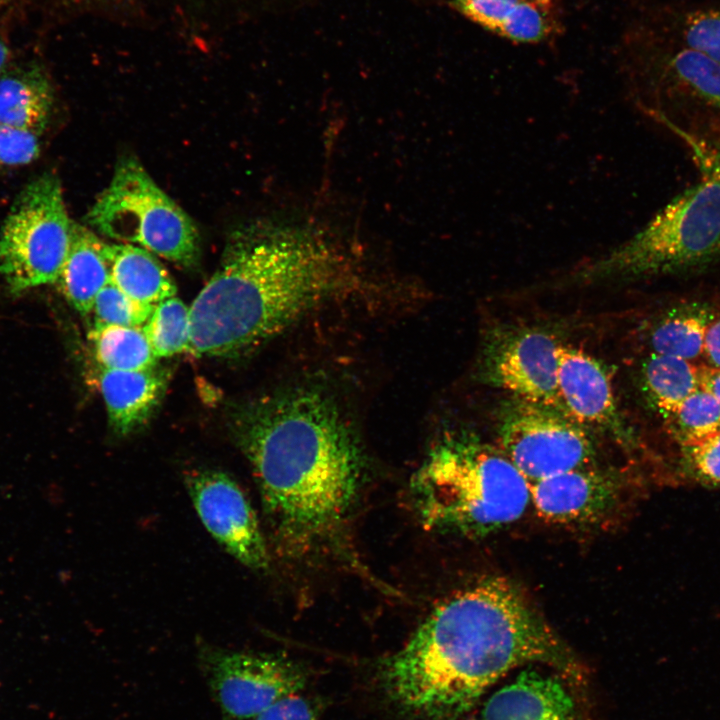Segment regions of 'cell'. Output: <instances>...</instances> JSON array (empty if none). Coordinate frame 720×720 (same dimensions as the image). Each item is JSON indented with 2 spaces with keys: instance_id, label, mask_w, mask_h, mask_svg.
<instances>
[{
  "instance_id": "obj_24",
  "label": "cell",
  "mask_w": 720,
  "mask_h": 720,
  "mask_svg": "<svg viewBox=\"0 0 720 720\" xmlns=\"http://www.w3.org/2000/svg\"><path fill=\"white\" fill-rule=\"evenodd\" d=\"M668 64L681 86L704 103L720 109V62L687 48L675 53Z\"/></svg>"
},
{
  "instance_id": "obj_30",
  "label": "cell",
  "mask_w": 720,
  "mask_h": 720,
  "mask_svg": "<svg viewBox=\"0 0 720 720\" xmlns=\"http://www.w3.org/2000/svg\"><path fill=\"white\" fill-rule=\"evenodd\" d=\"M317 717V706L295 693L276 701L254 720H317Z\"/></svg>"
},
{
  "instance_id": "obj_5",
  "label": "cell",
  "mask_w": 720,
  "mask_h": 720,
  "mask_svg": "<svg viewBox=\"0 0 720 720\" xmlns=\"http://www.w3.org/2000/svg\"><path fill=\"white\" fill-rule=\"evenodd\" d=\"M690 147L699 179L673 199L616 259L625 272L659 274L720 258V151L660 115Z\"/></svg>"
},
{
  "instance_id": "obj_9",
  "label": "cell",
  "mask_w": 720,
  "mask_h": 720,
  "mask_svg": "<svg viewBox=\"0 0 720 720\" xmlns=\"http://www.w3.org/2000/svg\"><path fill=\"white\" fill-rule=\"evenodd\" d=\"M200 664L224 720H251L273 703L299 693L305 671L281 656L202 647Z\"/></svg>"
},
{
  "instance_id": "obj_20",
  "label": "cell",
  "mask_w": 720,
  "mask_h": 720,
  "mask_svg": "<svg viewBox=\"0 0 720 720\" xmlns=\"http://www.w3.org/2000/svg\"><path fill=\"white\" fill-rule=\"evenodd\" d=\"M640 375L646 398L662 417L701 388L700 364L674 356L650 353Z\"/></svg>"
},
{
  "instance_id": "obj_28",
  "label": "cell",
  "mask_w": 720,
  "mask_h": 720,
  "mask_svg": "<svg viewBox=\"0 0 720 720\" xmlns=\"http://www.w3.org/2000/svg\"><path fill=\"white\" fill-rule=\"evenodd\" d=\"M525 0H452L451 6L497 35Z\"/></svg>"
},
{
  "instance_id": "obj_26",
  "label": "cell",
  "mask_w": 720,
  "mask_h": 720,
  "mask_svg": "<svg viewBox=\"0 0 720 720\" xmlns=\"http://www.w3.org/2000/svg\"><path fill=\"white\" fill-rule=\"evenodd\" d=\"M678 458L681 481L720 487V433L698 444L679 447Z\"/></svg>"
},
{
  "instance_id": "obj_21",
  "label": "cell",
  "mask_w": 720,
  "mask_h": 720,
  "mask_svg": "<svg viewBox=\"0 0 720 720\" xmlns=\"http://www.w3.org/2000/svg\"><path fill=\"white\" fill-rule=\"evenodd\" d=\"M89 339L103 369L138 371L156 366L155 356L142 327L106 326L91 329Z\"/></svg>"
},
{
  "instance_id": "obj_18",
  "label": "cell",
  "mask_w": 720,
  "mask_h": 720,
  "mask_svg": "<svg viewBox=\"0 0 720 720\" xmlns=\"http://www.w3.org/2000/svg\"><path fill=\"white\" fill-rule=\"evenodd\" d=\"M110 282L139 302L157 304L175 295L176 285L150 251L128 243H106Z\"/></svg>"
},
{
  "instance_id": "obj_11",
  "label": "cell",
  "mask_w": 720,
  "mask_h": 720,
  "mask_svg": "<svg viewBox=\"0 0 720 720\" xmlns=\"http://www.w3.org/2000/svg\"><path fill=\"white\" fill-rule=\"evenodd\" d=\"M185 486L202 524L226 552L248 568H268L267 544L256 514L230 475L193 469L185 476Z\"/></svg>"
},
{
  "instance_id": "obj_22",
  "label": "cell",
  "mask_w": 720,
  "mask_h": 720,
  "mask_svg": "<svg viewBox=\"0 0 720 720\" xmlns=\"http://www.w3.org/2000/svg\"><path fill=\"white\" fill-rule=\"evenodd\" d=\"M662 418L667 434L678 447L698 444L720 433V403L702 387Z\"/></svg>"
},
{
  "instance_id": "obj_25",
  "label": "cell",
  "mask_w": 720,
  "mask_h": 720,
  "mask_svg": "<svg viewBox=\"0 0 720 720\" xmlns=\"http://www.w3.org/2000/svg\"><path fill=\"white\" fill-rule=\"evenodd\" d=\"M155 305L134 300L109 282L94 301L92 329L106 326L142 327Z\"/></svg>"
},
{
  "instance_id": "obj_29",
  "label": "cell",
  "mask_w": 720,
  "mask_h": 720,
  "mask_svg": "<svg viewBox=\"0 0 720 720\" xmlns=\"http://www.w3.org/2000/svg\"><path fill=\"white\" fill-rule=\"evenodd\" d=\"M40 152L38 135L0 123V166H22L34 161Z\"/></svg>"
},
{
  "instance_id": "obj_6",
  "label": "cell",
  "mask_w": 720,
  "mask_h": 720,
  "mask_svg": "<svg viewBox=\"0 0 720 720\" xmlns=\"http://www.w3.org/2000/svg\"><path fill=\"white\" fill-rule=\"evenodd\" d=\"M98 232L138 245L184 267L199 259V235L190 217L132 157L118 161L110 184L87 214Z\"/></svg>"
},
{
  "instance_id": "obj_19",
  "label": "cell",
  "mask_w": 720,
  "mask_h": 720,
  "mask_svg": "<svg viewBox=\"0 0 720 720\" xmlns=\"http://www.w3.org/2000/svg\"><path fill=\"white\" fill-rule=\"evenodd\" d=\"M715 316L712 307L701 301L680 302L670 307L649 330L650 353L696 363L702 358L706 330Z\"/></svg>"
},
{
  "instance_id": "obj_15",
  "label": "cell",
  "mask_w": 720,
  "mask_h": 720,
  "mask_svg": "<svg viewBox=\"0 0 720 720\" xmlns=\"http://www.w3.org/2000/svg\"><path fill=\"white\" fill-rule=\"evenodd\" d=\"M167 384V372L156 366L138 371L102 368L99 388L113 432L127 436L141 428L160 404Z\"/></svg>"
},
{
  "instance_id": "obj_7",
  "label": "cell",
  "mask_w": 720,
  "mask_h": 720,
  "mask_svg": "<svg viewBox=\"0 0 720 720\" xmlns=\"http://www.w3.org/2000/svg\"><path fill=\"white\" fill-rule=\"evenodd\" d=\"M71 226L58 177L44 173L24 187L0 229V275L12 292L57 281Z\"/></svg>"
},
{
  "instance_id": "obj_2",
  "label": "cell",
  "mask_w": 720,
  "mask_h": 720,
  "mask_svg": "<svg viewBox=\"0 0 720 720\" xmlns=\"http://www.w3.org/2000/svg\"><path fill=\"white\" fill-rule=\"evenodd\" d=\"M231 431L278 540L303 551L334 536L364 469L358 441L335 403L309 388L278 392L237 409Z\"/></svg>"
},
{
  "instance_id": "obj_10",
  "label": "cell",
  "mask_w": 720,
  "mask_h": 720,
  "mask_svg": "<svg viewBox=\"0 0 720 720\" xmlns=\"http://www.w3.org/2000/svg\"><path fill=\"white\" fill-rule=\"evenodd\" d=\"M559 347L560 343L544 330L496 331L483 349L479 374L485 383L515 399L563 412L557 388Z\"/></svg>"
},
{
  "instance_id": "obj_12",
  "label": "cell",
  "mask_w": 720,
  "mask_h": 720,
  "mask_svg": "<svg viewBox=\"0 0 720 720\" xmlns=\"http://www.w3.org/2000/svg\"><path fill=\"white\" fill-rule=\"evenodd\" d=\"M622 490L618 477L589 465L532 482L531 504L547 522L592 525L615 510Z\"/></svg>"
},
{
  "instance_id": "obj_23",
  "label": "cell",
  "mask_w": 720,
  "mask_h": 720,
  "mask_svg": "<svg viewBox=\"0 0 720 720\" xmlns=\"http://www.w3.org/2000/svg\"><path fill=\"white\" fill-rule=\"evenodd\" d=\"M157 358L188 351L190 344V308L172 296L159 303L142 326Z\"/></svg>"
},
{
  "instance_id": "obj_4",
  "label": "cell",
  "mask_w": 720,
  "mask_h": 720,
  "mask_svg": "<svg viewBox=\"0 0 720 720\" xmlns=\"http://www.w3.org/2000/svg\"><path fill=\"white\" fill-rule=\"evenodd\" d=\"M411 490L425 526L472 537L511 525L531 504L527 478L500 448L470 435L439 441Z\"/></svg>"
},
{
  "instance_id": "obj_17",
  "label": "cell",
  "mask_w": 720,
  "mask_h": 720,
  "mask_svg": "<svg viewBox=\"0 0 720 720\" xmlns=\"http://www.w3.org/2000/svg\"><path fill=\"white\" fill-rule=\"evenodd\" d=\"M53 89L39 67L17 68L0 75V123L39 135L47 126Z\"/></svg>"
},
{
  "instance_id": "obj_8",
  "label": "cell",
  "mask_w": 720,
  "mask_h": 720,
  "mask_svg": "<svg viewBox=\"0 0 720 720\" xmlns=\"http://www.w3.org/2000/svg\"><path fill=\"white\" fill-rule=\"evenodd\" d=\"M499 448L532 483L592 465L595 447L586 428L563 412L515 399L499 424Z\"/></svg>"
},
{
  "instance_id": "obj_1",
  "label": "cell",
  "mask_w": 720,
  "mask_h": 720,
  "mask_svg": "<svg viewBox=\"0 0 720 720\" xmlns=\"http://www.w3.org/2000/svg\"><path fill=\"white\" fill-rule=\"evenodd\" d=\"M544 664L570 677L572 653L510 580L489 576L440 603L382 669L392 702L424 720H458L510 670Z\"/></svg>"
},
{
  "instance_id": "obj_31",
  "label": "cell",
  "mask_w": 720,
  "mask_h": 720,
  "mask_svg": "<svg viewBox=\"0 0 720 720\" xmlns=\"http://www.w3.org/2000/svg\"><path fill=\"white\" fill-rule=\"evenodd\" d=\"M702 359H704L702 364L720 370V316H715L707 327Z\"/></svg>"
},
{
  "instance_id": "obj_27",
  "label": "cell",
  "mask_w": 720,
  "mask_h": 720,
  "mask_svg": "<svg viewBox=\"0 0 720 720\" xmlns=\"http://www.w3.org/2000/svg\"><path fill=\"white\" fill-rule=\"evenodd\" d=\"M683 36L690 49L720 62V8L691 12L684 21Z\"/></svg>"
},
{
  "instance_id": "obj_13",
  "label": "cell",
  "mask_w": 720,
  "mask_h": 720,
  "mask_svg": "<svg viewBox=\"0 0 720 720\" xmlns=\"http://www.w3.org/2000/svg\"><path fill=\"white\" fill-rule=\"evenodd\" d=\"M557 388L563 412L578 424L613 432L630 441L620 420L610 376L590 354L560 344Z\"/></svg>"
},
{
  "instance_id": "obj_32",
  "label": "cell",
  "mask_w": 720,
  "mask_h": 720,
  "mask_svg": "<svg viewBox=\"0 0 720 720\" xmlns=\"http://www.w3.org/2000/svg\"><path fill=\"white\" fill-rule=\"evenodd\" d=\"M701 387L709 391L720 403V370L700 364Z\"/></svg>"
},
{
  "instance_id": "obj_34",
  "label": "cell",
  "mask_w": 720,
  "mask_h": 720,
  "mask_svg": "<svg viewBox=\"0 0 720 720\" xmlns=\"http://www.w3.org/2000/svg\"><path fill=\"white\" fill-rule=\"evenodd\" d=\"M68 1H70L72 3H89V2H94L96 0H68Z\"/></svg>"
},
{
  "instance_id": "obj_14",
  "label": "cell",
  "mask_w": 720,
  "mask_h": 720,
  "mask_svg": "<svg viewBox=\"0 0 720 720\" xmlns=\"http://www.w3.org/2000/svg\"><path fill=\"white\" fill-rule=\"evenodd\" d=\"M481 720H578L575 702L556 676L525 670L486 701Z\"/></svg>"
},
{
  "instance_id": "obj_33",
  "label": "cell",
  "mask_w": 720,
  "mask_h": 720,
  "mask_svg": "<svg viewBox=\"0 0 720 720\" xmlns=\"http://www.w3.org/2000/svg\"><path fill=\"white\" fill-rule=\"evenodd\" d=\"M10 55L11 53L7 43L0 36V73L4 70L10 59Z\"/></svg>"
},
{
  "instance_id": "obj_16",
  "label": "cell",
  "mask_w": 720,
  "mask_h": 720,
  "mask_svg": "<svg viewBox=\"0 0 720 720\" xmlns=\"http://www.w3.org/2000/svg\"><path fill=\"white\" fill-rule=\"evenodd\" d=\"M105 244L88 228L72 222L68 254L56 283L82 315L91 313L96 296L110 282Z\"/></svg>"
},
{
  "instance_id": "obj_3",
  "label": "cell",
  "mask_w": 720,
  "mask_h": 720,
  "mask_svg": "<svg viewBox=\"0 0 720 720\" xmlns=\"http://www.w3.org/2000/svg\"><path fill=\"white\" fill-rule=\"evenodd\" d=\"M223 261L190 308L194 356H234L309 311L361 290L348 258L305 227L257 223L234 231Z\"/></svg>"
}]
</instances>
